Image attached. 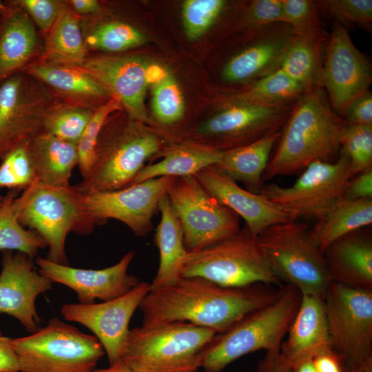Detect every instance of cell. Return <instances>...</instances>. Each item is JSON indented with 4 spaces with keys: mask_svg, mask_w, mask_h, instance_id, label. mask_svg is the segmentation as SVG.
Listing matches in <instances>:
<instances>
[{
    "mask_svg": "<svg viewBox=\"0 0 372 372\" xmlns=\"http://www.w3.org/2000/svg\"><path fill=\"white\" fill-rule=\"evenodd\" d=\"M255 372H293V370L282 360L279 349L266 351Z\"/></svg>",
    "mask_w": 372,
    "mask_h": 372,
    "instance_id": "cell-49",
    "label": "cell"
},
{
    "mask_svg": "<svg viewBox=\"0 0 372 372\" xmlns=\"http://www.w3.org/2000/svg\"><path fill=\"white\" fill-rule=\"evenodd\" d=\"M10 339L0 331V372H19V364Z\"/></svg>",
    "mask_w": 372,
    "mask_h": 372,
    "instance_id": "cell-48",
    "label": "cell"
},
{
    "mask_svg": "<svg viewBox=\"0 0 372 372\" xmlns=\"http://www.w3.org/2000/svg\"><path fill=\"white\" fill-rule=\"evenodd\" d=\"M93 113L81 107L54 108L44 121L43 131L77 145Z\"/></svg>",
    "mask_w": 372,
    "mask_h": 372,
    "instance_id": "cell-39",
    "label": "cell"
},
{
    "mask_svg": "<svg viewBox=\"0 0 372 372\" xmlns=\"http://www.w3.org/2000/svg\"><path fill=\"white\" fill-rule=\"evenodd\" d=\"M281 287L263 283L229 287L200 277H180L172 284L150 288L139 306L143 325L180 321L221 333L273 301Z\"/></svg>",
    "mask_w": 372,
    "mask_h": 372,
    "instance_id": "cell-1",
    "label": "cell"
},
{
    "mask_svg": "<svg viewBox=\"0 0 372 372\" xmlns=\"http://www.w3.org/2000/svg\"><path fill=\"white\" fill-rule=\"evenodd\" d=\"M19 372H94L105 353L95 336L58 318L30 335L10 339Z\"/></svg>",
    "mask_w": 372,
    "mask_h": 372,
    "instance_id": "cell-7",
    "label": "cell"
},
{
    "mask_svg": "<svg viewBox=\"0 0 372 372\" xmlns=\"http://www.w3.org/2000/svg\"><path fill=\"white\" fill-rule=\"evenodd\" d=\"M242 22L248 30L282 23V0L250 1L245 8Z\"/></svg>",
    "mask_w": 372,
    "mask_h": 372,
    "instance_id": "cell-44",
    "label": "cell"
},
{
    "mask_svg": "<svg viewBox=\"0 0 372 372\" xmlns=\"http://www.w3.org/2000/svg\"><path fill=\"white\" fill-rule=\"evenodd\" d=\"M256 239L269 267L283 285L323 298L332 282L323 254L307 225L298 220L278 223L263 230Z\"/></svg>",
    "mask_w": 372,
    "mask_h": 372,
    "instance_id": "cell-6",
    "label": "cell"
},
{
    "mask_svg": "<svg viewBox=\"0 0 372 372\" xmlns=\"http://www.w3.org/2000/svg\"><path fill=\"white\" fill-rule=\"evenodd\" d=\"M37 35L27 12L15 1L0 14V84L20 72L34 54Z\"/></svg>",
    "mask_w": 372,
    "mask_h": 372,
    "instance_id": "cell-25",
    "label": "cell"
},
{
    "mask_svg": "<svg viewBox=\"0 0 372 372\" xmlns=\"http://www.w3.org/2000/svg\"><path fill=\"white\" fill-rule=\"evenodd\" d=\"M154 132L128 126L104 140L99 136L93 163L82 180L74 185L81 194L121 189L130 186L154 157L169 149Z\"/></svg>",
    "mask_w": 372,
    "mask_h": 372,
    "instance_id": "cell-10",
    "label": "cell"
},
{
    "mask_svg": "<svg viewBox=\"0 0 372 372\" xmlns=\"http://www.w3.org/2000/svg\"><path fill=\"white\" fill-rule=\"evenodd\" d=\"M340 151L333 163H312L291 186L264 184L259 194L276 205L289 220L300 218L317 220L342 199L345 185L353 177L349 160Z\"/></svg>",
    "mask_w": 372,
    "mask_h": 372,
    "instance_id": "cell-11",
    "label": "cell"
},
{
    "mask_svg": "<svg viewBox=\"0 0 372 372\" xmlns=\"http://www.w3.org/2000/svg\"><path fill=\"white\" fill-rule=\"evenodd\" d=\"M292 370L293 372H318L313 359H307L299 362L293 367Z\"/></svg>",
    "mask_w": 372,
    "mask_h": 372,
    "instance_id": "cell-53",
    "label": "cell"
},
{
    "mask_svg": "<svg viewBox=\"0 0 372 372\" xmlns=\"http://www.w3.org/2000/svg\"><path fill=\"white\" fill-rule=\"evenodd\" d=\"M28 148L36 182L59 187L71 185L72 172L79 162L76 144L42 131L28 141Z\"/></svg>",
    "mask_w": 372,
    "mask_h": 372,
    "instance_id": "cell-26",
    "label": "cell"
},
{
    "mask_svg": "<svg viewBox=\"0 0 372 372\" xmlns=\"http://www.w3.org/2000/svg\"><path fill=\"white\" fill-rule=\"evenodd\" d=\"M158 63L141 56H96L79 66L95 78L137 121L149 123L145 99Z\"/></svg>",
    "mask_w": 372,
    "mask_h": 372,
    "instance_id": "cell-18",
    "label": "cell"
},
{
    "mask_svg": "<svg viewBox=\"0 0 372 372\" xmlns=\"http://www.w3.org/2000/svg\"><path fill=\"white\" fill-rule=\"evenodd\" d=\"M180 277H200L229 287L256 283L283 285L264 258L256 236L246 225L211 245L187 252Z\"/></svg>",
    "mask_w": 372,
    "mask_h": 372,
    "instance_id": "cell-8",
    "label": "cell"
},
{
    "mask_svg": "<svg viewBox=\"0 0 372 372\" xmlns=\"http://www.w3.org/2000/svg\"><path fill=\"white\" fill-rule=\"evenodd\" d=\"M302 298L296 288L283 285L272 302L247 313L226 331L216 334L200 354L205 372H221L240 357L265 349H279Z\"/></svg>",
    "mask_w": 372,
    "mask_h": 372,
    "instance_id": "cell-3",
    "label": "cell"
},
{
    "mask_svg": "<svg viewBox=\"0 0 372 372\" xmlns=\"http://www.w3.org/2000/svg\"><path fill=\"white\" fill-rule=\"evenodd\" d=\"M347 125L333 110L322 87L304 90L282 127L263 181L296 174L334 155L340 149Z\"/></svg>",
    "mask_w": 372,
    "mask_h": 372,
    "instance_id": "cell-2",
    "label": "cell"
},
{
    "mask_svg": "<svg viewBox=\"0 0 372 372\" xmlns=\"http://www.w3.org/2000/svg\"><path fill=\"white\" fill-rule=\"evenodd\" d=\"M176 178L162 176L114 191L79 192L81 205L94 225L115 219L143 237L150 232L159 202Z\"/></svg>",
    "mask_w": 372,
    "mask_h": 372,
    "instance_id": "cell-14",
    "label": "cell"
},
{
    "mask_svg": "<svg viewBox=\"0 0 372 372\" xmlns=\"http://www.w3.org/2000/svg\"><path fill=\"white\" fill-rule=\"evenodd\" d=\"M296 100L273 104H229L191 131L198 143L224 152L281 131Z\"/></svg>",
    "mask_w": 372,
    "mask_h": 372,
    "instance_id": "cell-13",
    "label": "cell"
},
{
    "mask_svg": "<svg viewBox=\"0 0 372 372\" xmlns=\"http://www.w3.org/2000/svg\"><path fill=\"white\" fill-rule=\"evenodd\" d=\"M313 362L318 372H347L332 349L319 353Z\"/></svg>",
    "mask_w": 372,
    "mask_h": 372,
    "instance_id": "cell-50",
    "label": "cell"
},
{
    "mask_svg": "<svg viewBox=\"0 0 372 372\" xmlns=\"http://www.w3.org/2000/svg\"><path fill=\"white\" fill-rule=\"evenodd\" d=\"M320 12L316 1L282 0V23L291 27L298 36L322 29Z\"/></svg>",
    "mask_w": 372,
    "mask_h": 372,
    "instance_id": "cell-43",
    "label": "cell"
},
{
    "mask_svg": "<svg viewBox=\"0 0 372 372\" xmlns=\"http://www.w3.org/2000/svg\"><path fill=\"white\" fill-rule=\"evenodd\" d=\"M6 6V3H3L1 1H0V14L5 9Z\"/></svg>",
    "mask_w": 372,
    "mask_h": 372,
    "instance_id": "cell-54",
    "label": "cell"
},
{
    "mask_svg": "<svg viewBox=\"0 0 372 372\" xmlns=\"http://www.w3.org/2000/svg\"><path fill=\"white\" fill-rule=\"evenodd\" d=\"M216 334L187 322L142 325L130 330L121 360L136 372H197Z\"/></svg>",
    "mask_w": 372,
    "mask_h": 372,
    "instance_id": "cell-4",
    "label": "cell"
},
{
    "mask_svg": "<svg viewBox=\"0 0 372 372\" xmlns=\"http://www.w3.org/2000/svg\"><path fill=\"white\" fill-rule=\"evenodd\" d=\"M328 37L322 28L313 33L297 35L283 58L280 69L304 90L322 87Z\"/></svg>",
    "mask_w": 372,
    "mask_h": 372,
    "instance_id": "cell-28",
    "label": "cell"
},
{
    "mask_svg": "<svg viewBox=\"0 0 372 372\" xmlns=\"http://www.w3.org/2000/svg\"><path fill=\"white\" fill-rule=\"evenodd\" d=\"M340 149L348 157L353 176L372 167V125H349L344 130Z\"/></svg>",
    "mask_w": 372,
    "mask_h": 372,
    "instance_id": "cell-40",
    "label": "cell"
},
{
    "mask_svg": "<svg viewBox=\"0 0 372 372\" xmlns=\"http://www.w3.org/2000/svg\"><path fill=\"white\" fill-rule=\"evenodd\" d=\"M15 2L32 17L43 32L50 30L63 7V3L52 0H21Z\"/></svg>",
    "mask_w": 372,
    "mask_h": 372,
    "instance_id": "cell-45",
    "label": "cell"
},
{
    "mask_svg": "<svg viewBox=\"0 0 372 372\" xmlns=\"http://www.w3.org/2000/svg\"><path fill=\"white\" fill-rule=\"evenodd\" d=\"M282 342L280 354L283 362L293 369L299 362L313 359L331 349L323 298L302 294L297 313Z\"/></svg>",
    "mask_w": 372,
    "mask_h": 372,
    "instance_id": "cell-23",
    "label": "cell"
},
{
    "mask_svg": "<svg viewBox=\"0 0 372 372\" xmlns=\"http://www.w3.org/2000/svg\"><path fill=\"white\" fill-rule=\"evenodd\" d=\"M280 133L279 131L244 146L224 151L214 166L236 182L242 183L248 191L259 194L264 185L262 176L270 154Z\"/></svg>",
    "mask_w": 372,
    "mask_h": 372,
    "instance_id": "cell-27",
    "label": "cell"
},
{
    "mask_svg": "<svg viewBox=\"0 0 372 372\" xmlns=\"http://www.w3.org/2000/svg\"><path fill=\"white\" fill-rule=\"evenodd\" d=\"M3 198H4V196H1V195H0V205H1V203L3 202Z\"/></svg>",
    "mask_w": 372,
    "mask_h": 372,
    "instance_id": "cell-55",
    "label": "cell"
},
{
    "mask_svg": "<svg viewBox=\"0 0 372 372\" xmlns=\"http://www.w3.org/2000/svg\"><path fill=\"white\" fill-rule=\"evenodd\" d=\"M121 105L112 96L94 112L77 143L78 166L82 177L87 174L93 163L99 136L105 123L111 114L121 109Z\"/></svg>",
    "mask_w": 372,
    "mask_h": 372,
    "instance_id": "cell-41",
    "label": "cell"
},
{
    "mask_svg": "<svg viewBox=\"0 0 372 372\" xmlns=\"http://www.w3.org/2000/svg\"><path fill=\"white\" fill-rule=\"evenodd\" d=\"M347 372H364L362 371H347Z\"/></svg>",
    "mask_w": 372,
    "mask_h": 372,
    "instance_id": "cell-56",
    "label": "cell"
},
{
    "mask_svg": "<svg viewBox=\"0 0 372 372\" xmlns=\"http://www.w3.org/2000/svg\"><path fill=\"white\" fill-rule=\"evenodd\" d=\"M36 182V172L30 156L28 141L10 150L0 164V189L20 191Z\"/></svg>",
    "mask_w": 372,
    "mask_h": 372,
    "instance_id": "cell-38",
    "label": "cell"
},
{
    "mask_svg": "<svg viewBox=\"0 0 372 372\" xmlns=\"http://www.w3.org/2000/svg\"><path fill=\"white\" fill-rule=\"evenodd\" d=\"M372 198V167L358 173L347 183L342 199Z\"/></svg>",
    "mask_w": 372,
    "mask_h": 372,
    "instance_id": "cell-47",
    "label": "cell"
},
{
    "mask_svg": "<svg viewBox=\"0 0 372 372\" xmlns=\"http://www.w3.org/2000/svg\"><path fill=\"white\" fill-rule=\"evenodd\" d=\"M194 176L218 203L243 218L245 225L256 236L271 225L289 220L282 211L265 196L242 188L214 165Z\"/></svg>",
    "mask_w": 372,
    "mask_h": 372,
    "instance_id": "cell-22",
    "label": "cell"
},
{
    "mask_svg": "<svg viewBox=\"0 0 372 372\" xmlns=\"http://www.w3.org/2000/svg\"><path fill=\"white\" fill-rule=\"evenodd\" d=\"M229 3L225 0H187L183 3L184 31L196 40L209 30L225 14Z\"/></svg>",
    "mask_w": 372,
    "mask_h": 372,
    "instance_id": "cell-37",
    "label": "cell"
},
{
    "mask_svg": "<svg viewBox=\"0 0 372 372\" xmlns=\"http://www.w3.org/2000/svg\"><path fill=\"white\" fill-rule=\"evenodd\" d=\"M144 34L130 24L112 21L94 27L85 38V45L107 52L124 51L142 44Z\"/></svg>",
    "mask_w": 372,
    "mask_h": 372,
    "instance_id": "cell-36",
    "label": "cell"
},
{
    "mask_svg": "<svg viewBox=\"0 0 372 372\" xmlns=\"http://www.w3.org/2000/svg\"><path fill=\"white\" fill-rule=\"evenodd\" d=\"M32 260L22 252L3 251L0 273V313L16 318L30 333L40 329L36 299L52 288V282L35 270Z\"/></svg>",
    "mask_w": 372,
    "mask_h": 372,
    "instance_id": "cell-21",
    "label": "cell"
},
{
    "mask_svg": "<svg viewBox=\"0 0 372 372\" xmlns=\"http://www.w3.org/2000/svg\"><path fill=\"white\" fill-rule=\"evenodd\" d=\"M130 251L115 265L101 269L74 268L37 256L38 271L74 290L80 304H92L96 299L107 301L120 297L140 283L138 277L127 273L134 256Z\"/></svg>",
    "mask_w": 372,
    "mask_h": 372,
    "instance_id": "cell-20",
    "label": "cell"
},
{
    "mask_svg": "<svg viewBox=\"0 0 372 372\" xmlns=\"http://www.w3.org/2000/svg\"><path fill=\"white\" fill-rule=\"evenodd\" d=\"M150 289V284L140 282L124 295L101 303L65 304L63 318L89 329L103 346L110 365L121 359L130 329V321Z\"/></svg>",
    "mask_w": 372,
    "mask_h": 372,
    "instance_id": "cell-17",
    "label": "cell"
},
{
    "mask_svg": "<svg viewBox=\"0 0 372 372\" xmlns=\"http://www.w3.org/2000/svg\"><path fill=\"white\" fill-rule=\"evenodd\" d=\"M41 63L81 66L85 61L86 47L77 16L63 6L48 32Z\"/></svg>",
    "mask_w": 372,
    "mask_h": 372,
    "instance_id": "cell-32",
    "label": "cell"
},
{
    "mask_svg": "<svg viewBox=\"0 0 372 372\" xmlns=\"http://www.w3.org/2000/svg\"><path fill=\"white\" fill-rule=\"evenodd\" d=\"M322 79L331 106L341 118L347 105L369 90L372 82L370 62L355 47L347 28L337 21L328 37Z\"/></svg>",
    "mask_w": 372,
    "mask_h": 372,
    "instance_id": "cell-15",
    "label": "cell"
},
{
    "mask_svg": "<svg viewBox=\"0 0 372 372\" xmlns=\"http://www.w3.org/2000/svg\"><path fill=\"white\" fill-rule=\"evenodd\" d=\"M12 205L19 223L45 240L49 248L46 258L56 263L68 265L65 244L70 232L88 235L95 226L74 185L59 187L34 182L14 198Z\"/></svg>",
    "mask_w": 372,
    "mask_h": 372,
    "instance_id": "cell-5",
    "label": "cell"
},
{
    "mask_svg": "<svg viewBox=\"0 0 372 372\" xmlns=\"http://www.w3.org/2000/svg\"><path fill=\"white\" fill-rule=\"evenodd\" d=\"M371 223L372 198L342 199L316 220L310 232L323 254L338 238L363 229Z\"/></svg>",
    "mask_w": 372,
    "mask_h": 372,
    "instance_id": "cell-31",
    "label": "cell"
},
{
    "mask_svg": "<svg viewBox=\"0 0 372 372\" xmlns=\"http://www.w3.org/2000/svg\"><path fill=\"white\" fill-rule=\"evenodd\" d=\"M316 3L320 11L346 28L353 24L364 28L371 25V0H321Z\"/></svg>",
    "mask_w": 372,
    "mask_h": 372,
    "instance_id": "cell-42",
    "label": "cell"
},
{
    "mask_svg": "<svg viewBox=\"0 0 372 372\" xmlns=\"http://www.w3.org/2000/svg\"><path fill=\"white\" fill-rule=\"evenodd\" d=\"M249 31L246 43L220 69V78L225 83L247 84L279 70L297 36L291 27L281 22Z\"/></svg>",
    "mask_w": 372,
    "mask_h": 372,
    "instance_id": "cell-19",
    "label": "cell"
},
{
    "mask_svg": "<svg viewBox=\"0 0 372 372\" xmlns=\"http://www.w3.org/2000/svg\"><path fill=\"white\" fill-rule=\"evenodd\" d=\"M17 196V191L10 190L0 205V250H15L33 259L47 243L36 231L19 223L12 205Z\"/></svg>",
    "mask_w": 372,
    "mask_h": 372,
    "instance_id": "cell-35",
    "label": "cell"
},
{
    "mask_svg": "<svg viewBox=\"0 0 372 372\" xmlns=\"http://www.w3.org/2000/svg\"><path fill=\"white\" fill-rule=\"evenodd\" d=\"M342 118L349 125H372V92L354 99L346 107Z\"/></svg>",
    "mask_w": 372,
    "mask_h": 372,
    "instance_id": "cell-46",
    "label": "cell"
},
{
    "mask_svg": "<svg viewBox=\"0 0 372 372\" xmlns=\"http://www.w3.org/2000/svg\"><path fill=\"white\" fill-rule=\"evenodd\" d=\"M323 302L331 349L344 369L372 372V291L331 282Z\"/></svg>",
    "mask_w": 372,
    "mask_h": 372,
    "instance_id": "cell-9",
    "label": "cell"
},
{
    "mask_svg": "<svg viewBox=\"0 0 372 372\" xmlns=\"http://www.w3.org/2000/svg\"><path fill=\"white\" fill-rule=\"evenodd\" d=\"M50 101L47 92L25 74H14L0 84V160L43 131L44 121L54 109Z\"/></svg>",
    "mask_w": 372,
    "mask_h": 372,
    "instance_id": "cell-16",
    "label": "cell"
},
{
    "mask_svg": "<svg viewBox=\"0 0 372 372\" xmlns=\"http://www.w3.org/2000/svg\"><path fill=\"white\" fill-rule=\"evenodd\" d=\"M150 86L152 109L157 123L169 127L181 121L185 112V101L173 74L158 64Z\"/></svg>",
    "mask_w": 372,
    "mask_h": 372,
    "instance_id": "cell-34",
    "label": "cell"
},
{
    "mask_svg": "<svg viewBox=\"0 0 372 372\" xmlns=\"http://www.w3.org/2000/svg\"><path fill=\"white\" fill-rule=\"evenodd\" d=\"M158 210L161 212V218L156 229L154 241L159 251L160 260L150 288L169 285L180 278L187 254L182 228L170 207L167 195L159 202Z\"/></svg>",
    "mask_w": 372,
    "mask_h": 372,
    "instance_id": "cell-29",
    "label": "cell"
},
{
    "mask_svg": "<svg viewBox=\"0 0 372 372\" xmlns=\"http://www.w3.org/2000/svg\"><path fill=\"white\" fill-rule=\"evenodd\" d=\"M222 154L221 151L194 142L170 147L162 160L145 165L130 185L162 176L178 178L196 175L200 170L218 163Z\"/></svg>",
    "mask_w": 372,
    "mask_h": 372,
    "instance_id": "cell-30",
    "label": "cell"
},
{
    "mask_svg": "<svg viewBox=\"0 0 372 372\" xmlns=\"http://www.w3.org/2000/svg\"><path fill=\"white\" fill-rule=\"evenodd\" d=\"M70 2L73 10L79 14H92L101 9L99 2L95 0H72Z\"/></svg>",
    "mask_w": 372,
    "mask_h": 372,
    "instance_id": "cell-51",
    "label": "cell"
},
{
    "mask_svg": "<svg viewBox=\"0 0 372 372\" xmlns=\"http://www.w3.org/2000/svg\"><path fill=\"white\" fill-rule=\"evenodd\" d=\"M94 372H136L122 360L110 365L108 368L95 369Z\"/></svg>",
    "mask_w": 372,
    "mask_h": 372,
    "instance_id": "cell-52",
    "label": "cell"
},
{
    "mask_svg": "<svg viewBox=\"0 0 372 372\" xmlns=\"http://www.w3.org/2000/svg\"><path fill=\"white\" fill-rule=\"evenodd\" d=\"M167 196L182 228L188 253L211 245L240 229L239 216L218 203L194 175L177 178Z\"/></svg>",
    "mask_w": 372,
    "mask_h": 372,
    "instance_id": "cell-12",
    "label": "cell"
},
{
    "mask_svg": "<svg viewBox=\"0 0 372 372\" xmlns=\"http://www.w3.org/2000/svg\"><path fill=\"white\" fill-rule=\"evenodd\" d=\"M332 282L372 291V238L364 229L347 234L333 242L324 251Z\"/></svg>",
    "mask_w": 372,
    "mask_h": 372,
    "instance_id": "cell-24",
    "label": "cell"
},
{
    "mask_svg": "<svg viewBox=\"0 0 372 372\" xmlns=\"http://www.w3.org/2000/svg\"><path fill=\"white\" fill-rule=\"evenodd\" d=\"M26 72L58 92L80 100L103 97L107 92L95 78L79 66L40 63L28 68Z\"/></svg>",
    "mask_w": 372,
    "mask_h": 372,
    "instance_id": "cell-33",
    "label": "cell"
}]
</instances>
